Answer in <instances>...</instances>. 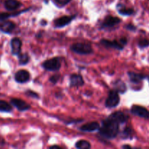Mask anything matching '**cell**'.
Masks as SVG:
<instances>
[{
    "label": "cell",
    "instance_id": "obj_20",
    "mask_svg": "<svg viewBox=\"0 0 149 149\" xmlns=\"http://www.w3.org/2000/svg\"><path fill=\"white\" fill-rule=\"evenodd\" d=\"M76 147L79 149H88L91 147L90 143L84 140H81V141H77L76 143Z\"/></svg>",
    "mask_w": 149,
    "mask_h": 149
},
{
    "label": "cell",
    "instance_id": "obj_4",
    "mask_svg": "<svg viewBox=\"0 0 149 149\" xmlns=\"http://www.w3.org/2000/svg\"><path fill=\"white\" fill-rule=\"evenodd\" d=\"M42 65H43L45 69L48 70V71H56L60 69L61 66V63L58 58H54L45 61Z\"/></svg>",
    "mask_w": 149,
    "mask_h": 149
},
{
    "label": "cell",
    "instance_id": "obj_13",
    "mask_svg": "<svg viewBox=\"0 0 149 149\" xmlns=\"http://www.w3.org/2000/svg\"><path fill=\"white\" fill-rule=\"evenodd\" d=\"M84 84L82 77L79 74H73L70 77V85L71 87H79Z\"/></svg>",
    "mask_w": 149,
    "mask_h": 149
},
{
    "label": "cell",
    "instance_id": "obj_22",
    "mask_svg": "<svg viewBox=\"0 0 149 149\" xmlns=\"http://www.w3.org/2000/svg\"><path fill=\"white\" fill-rule=\"evenodd\" d=\"M119 13L121 15H130L133 14L134 10L133 9L130 8H125V9H121L119 10Z\"/></svg>",
    "mask_w": 149,
    "mask_h": 149
},
{
    "label": "cell",
    "instance_id": "obj_11",
    "mask_svg": "<svg viewBox=\"0 0 149 149\" xmlns=\"http://www.w3.org/2000/svg\"><path fill=\"white\" fill-rule=\"evenodd\" d=\"M121 22V20L117 17H113V16L109 15L105 18L104 21L103 23V27H112V26H115V25L118 24Z\"/></svg>",
    "mask_w": 149,
    "mask_h": 149
},
{
    "label": "cell",
    "instance_id": "obj_19",
    "mask_svg": "<svg viewBox=\"0 0 149 149\" xmlns=\"http://www.w3.org/2000/svg\"><path fill=\"white\" fill-rule=\"evenodd\" d=\"M12 106L10 103L4 100H0V111L1 112H10L12 111Z\"/></svg>",
    "mask_w": 149,
    "mask_h": 149
},
{
    "label": "cell",
    "instance_id": "obj_9",
    "mask_svg": "<svg viewBox=\"0 0 149 149\" xmlns=\"http://www.w3.org/2000/svg\"><path fill=\"white\" fill-rule=\"evenodd\" d=\"M75 16H63L55 20V26L57 28H62L69 24Z\"/></svg>",
    "mask_w": 149,
    "mask_h": 149
},
{
    "label": "cell",
    "instance_id": "obj_24",
    "mask_svg": "<svg viewBox=\"0 0 149 149\" xmlns=\"http://www.w3.org/2000/svg\"><path fill=\"white\" fill-rule=\"evenodd\" d=\"M131 134H132V130H131L130 128L127 127L123 131V132H122V137L125 138H129V137H130Z\"/></svg>",
    "mask_w": 149,
    "mask_h": 149
},
{
    "label": "cell",
    "instance_id": "obj_26",
    "mask_svg": "<svg viewBox=\"0 0 149 149\" xmlns=\"http://www.w3.org/2000/svg\"><path fill=\"white\" fill-rule=\"evenodd\" d=\"M60 79V75H54L52 76V77H50V79H49V80H50V81L52 83H53V84H55V83H57L58 81V80H59Z\"/></svg>",
    "mask_w": 149,
    "mask_h": 149
},
{
    "label": "cell",
    "instance_id": "obj_7",
    "mask_svg": "<svg viewBox=\"0 0 149 149\" xmlns=\"http://www.w3.org/2000/svg\"><path fill=\"white\" fill-rule=\"evenodd\" d=\"M30 79V74L26 70H20L15 75V79L18 83H25Z\"/></svg>",
    "mask_w": 149,
    "mask_h": 149
},
{
    "label": "cell",
    "instance_id": "obj_12",
    "mask_svg": "<svg viewBox=\"0 0 149 149\" xmlns=\"http://www.w3.org/2000/svg\"><path fill=\"white\" fill-rule=\"evenodd\" d=\"M99 127H100V125L97 122H89L81 126L80 127V130L82 132H94V131L98 130Z\"/></svg>",
    "mask_w": 149,
    "mask_h": 149
},
{
    "label": "cell",
    "instance_id": "obj_15",
    "mask_svg": "<svg viewBox=\"0 0 149 149\" xmlns=\"http://www.w3.org/2000/svg\"><path fill=\"white\" fill-rule=\"evenodd\" d=\"M15 28V24L12 21H4L0 25V30L4 33H10L13 31Z\"/></svg>",
    "mask_w": 149,
    "mask_h": 149
},
{
    "label": "cell",
    "instance_id": "obj_16",
    "mask_svg": "<svg viewBox=\"0 0 149 149\" xmlns=\"http://www.w3.org/2000/svg\"><path fill=\"white\" fill-rule=\"evenodd\" d=\"M21 4L17 0H6L4 2V7L7 10L13 11V10H17L20 7Z\"/></svg>",
    "mask_w": 149,
    "mask_h": 149
},
{
    "label": "cell",
    "instance_id": "obj_21",
    "mask_svg": "<svg viewBox=\"0 0 149 149\" xmlns=\"http://www.w3.org/2000/svg\"><path fill=\"white\" fill-rule=\"evenodd\" d=\"M29 61V56L28 54H23L19 56V62H20V65H25V64L28 63Z\"/></svg>",
    "mask_w": 149,
    "mask_h": 149
},
{
    "label": "cell",
    "instance_id": "obj_17",
    "mask_svg": "<svg viewBox=\"0 0 149 149\" xmlns=\"http://www.w3.org/2000/svg\"><path fill=\"white\" fill-rule=\"evenodd\" d=\"M128 75H129L130 81L132 82L135 83V84H138V83L141 82L143 79L146 78V76L143 75L141 74H136V73L134 72H129Z\"/></svg>",
    "mask_w": 149,
    "mask_h": 149
},
{
    "label": "cell",
    "instance_id": "obj_2",
    "mask_svg": "<svg viewBox=\"0 0 149 149\" xmlns=\"http://www.w3.org/2000/svg\"><path fill=\"white\" fill-rule=\"evenodd\" d=\"M71 49L73 52L80 55H89L93 52V48L91 45L85 43L74 44L71 47Z\"/></svg>",
    "mask_w": 149,
    "mask_h": 149
},
{
    "label": "cell",
    "instance_id": "obj_28",
    "mask_svg": "<svg viewBox=\"0 0 149 149\" xmlns=\"http://www.w3.org/2000/svg\"><path fill=\"white\" fill-rule=\"evenodd\" d=\"M26 94H28L29 95H31L33 97H38V95L36 94V93H33V92H31V91L27 92V93H26Z\"/></svg>",
    "mask_w": 149,
    "mask_h": 149
},
{
    "label": "cell",
    "instance_id": "obj_5",
    "mask_svg": "<svg viewBox=\"0 0 149 149\" xmlns=\"http://www.w3.org/2000/svg\"><path fill=\"white\" fill-rule=\"evenodd\" d=\"M131 113L144 119H149V111L143 106H133L131 109Z\"/></svg>",
    "mask_w": 149,
    "mask_h": 149
},
{
    "label": "cell",
    "instance_id": "obj_8",
    "mask_svg": "<svg viewBox=\"0 0 149 149\" xmlns=\"http://www.w3.org/2000/svg\"><path fill=\"white\" fill-rule=\"evenodd\" d=\"M109 118L113 119L115 122H116L119 124H123L126 122L128 119V116L123 113L122 111H116L112 113Z\"/></svg>",
    "mask_w": 149,
    "mask_h": 149
},
{
    "label": "cell",
    "instance_id": "obj_27",
    "mask_svg": "<svg viewBox=\"0 0 149 149\" xmlns=\"http://www.w3.org/2000/svg\"><path fill=\"white\" fill-rule=\"evenodd\" d=\"M56 2L58 4H61V5H65V4H68L71 0H55Z\"/></svg>",
    "mask_w": 149,
    "mask_h": 149
},
{
    "label": "cell",
    "instance_id": "obj_23",
    "mask_svg": "<svg viewBox=\"0 0 149 149\" xmlns=\"http://www.w3.org/2000/svg\"><path fill=\"white\" fill-rule=\"evenodd\" d=\"M138 46L141 48H145L149 46V40L146 39H142L138 42Z\"/></svg>",
    "mask_w": 149,
    "mask_h": 149
},
{
    "label": "cell",
    "instance_id": "obj_30",
    "mask_svg": "<svg viewBox=\"0 0 149 149\" xmlns=\"http://www.w3.org/2000/svg\"><path fill=\"white\" fill-rule=\"evenodd\" d=\"M50 148H61V147L58 146H52L49 147Z\"/></svg>",
    "mask_w": 149,
    "mask_h": 149
},
{
    "label": "cell",
    "instance_id": "obj_18",
    "mask_svg": "<svg viewBox=\"0 0 149 149\" xmlns=\"http://www.w3.org/2000/svg\"><path fill=\"white\" fill-rule=\"evenodd\" d=\"M115 90L118 93H125L127 90V87L122 80H117L114 84Z\"/></svg>",
    "mask_w": 149,
    "mask_h": 149
},
{
    "label": "cell",
    "instance_id": "obj_31",
    "mask_svg": "<svg viewBox=\"0 0 149 149\" xmlns=\"http://www.w3.org/2000/svg\"><path fill=\"white\" fill-rule=\"evenodd\" d=\"M122 148H131V146H130L125 145V146H122Z\"/></svg>",
    "mask_w": 149,
    "mask_h": 149
},
{
    "label": "cell",
    "instance_id": "obj_14",
    "mask_svg": "<svg viewBox=\"0 0 149 149\" xmlns=\"http://www.w3.org/2000/svg\"><path fill=\"white\" fill-rule=\"evenodd\" d=\"M22 42L18 38H14L11 41V48L12 52L14 55H18L21 49Z\"/></svg>",
    "mask_w": 149,
    "mask_h": 149
},
{
    "label": "cell",
    "instance_id": "obj_10",
    "mask_svg": "<svg viewBox=\"0 0 149 149\" xmlns=\"http://www.w3.org/2000/svg\"><path fill=\"white\" fill-rule=\"evenodd\" d=\"M100 43L105 47L115 48V49H119V50H122L124 48V45H122L120 43V42H116V41H109L107 40V39H102L100 41Z\"/></svg>",
    "mask_w": 149,
    "mask_h": 149
},
{
    "label": "cell",
    "instance_id": "obj_1",
    "mask_svg": "<svg viewBox=\"0 0 149 149\" xmlns=\"http://www.w3.org/2000/svg\"><path fill=\"white\" fill-rule=\"evenodd\" d=\"M119 123L113 119L108 118L102 122V125L99 127L100 135L107 139H113L117 136L119 133Z\"/></svg>",
    "mask_w": 149,
    "mask_h": 149
},
{
    "label": "cell",
    "instance_id": "obj_25",
    "mask_svg": "<svg viewBox=\"0 0 149 149\" xmlns=\"http://www.w3.org/2000/svg\"><path fill=\"white\" fill-rule=\"evenodd\" d=\"M20 13H17V14H20ZM17 14L11 15V14H8V13H1V14H0V21H2V20H5V19L11 17V16L15 15H17Z\"/></svg>",
    "mask_w": 149,
    "mask_h": 149
},
{
    "label": "cell",
    "instance_id": "obj_29",
    "mask_svg": "<svg viewBox=\"0 0 149 149\" xmlns=\"http://www.w3.org/2000/svg\"><path fill=\"white\" fill-rule=\"evenodd\" d=\"M126 28L127 29H130V30H133V31H135V29H136V28H135V26H132V25H127V26H126Z\"/></svg>",
    "mask_w": 149,
    "mask_h": 149
},
{
    "label": "cell",
    "instance_id": "obj_6",
    "mask_svg": "<svg viewBox=\"0 0 149 149\" xmlns=\"http://www.w3.org/2000/svg\"><path fill=\"white\" fill-rule=\"evenodd\" d=\"M10 103H11L15 107L17 108L19 111H24L29 110V109H30V105H29L27 103H26L24 100H20V99H11Z\"/></svg>",
    "mask_w": 149,
    "mask_h": 149
},
{
    "label": "cell",
    "instance_id": "obj_3",
    "mask_svg": "<svg viewBox=\"0 0 149 149\" xmlns=\"http://www.w3.org/2000/svg\"><path fill=\"white\" fill-rule=\"evenodd\" d=\"M119 101H120V98H119L118 92H116L115 90H111V91H110L109 96L106 99V107L109 108V109L115 108L119 105Z\"/></svg>",
    "mask_w": 149,
    "mask_h": 149
}]
</instances>
